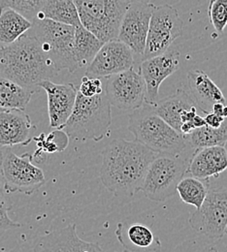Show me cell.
I'll return each instance as SVG.
<instances>
[{
	"instance_id": "cell-1",
	"label": "cell",
	"mask_w": 227,
	"mask_h": 252,
	"mask_svg": "<svg viewBox=\"0 0 227 252\" xmlns=\"http://www.w3.org/2000/svg\"><path fill=\"white\" fill-rule=\"evenodd\" d=\"M100 179L116 196L141 191L148 168L157 154L138 141L116 139L102 153Z\"/></svg>"
},
{
	"instance_id": "cell-2",
	"label": "cell",
	"mask_w": 227,
	"mask_h": 252,
	"mask_svg": "<svg viewBox=\"0 0 227 252\" xmlns=\"http://www.w3.org/2000/svg\"><path fill=\"white\" fill-rule=\"evenodd\" d=\"M0 75L21 86L36 89L58 75L51 59L29 32L16 42L0 47Z\"/></svg>"
},
{
	"instance_id": "cell-3",
	"label": "cell",
	"mask_w": 227,
	"mask_h": 252,
	"mask_svg": "<svg viewBox=\"0 0 227 252\" xmlns=\"http://www.w3.org/2000/svg\"><path fill=\"white\" fill-rule=\"evenodd\" d=\"M128 128L136 141L157 155L180 156L189 147L185 136L165 123L146 103L131 112Z\"/></svg>"
},
{
	"instance_id": "cell-4",
	"label": "cell",
	"mask_w": 227,
	"mask_h": 252,
	"mask_svg": "<svg viewBox=\"0 0 227 252\" xmlns=\"http://www.w3.org/2000/svg\"><path fill=\"white\" fill-rule=\"evenodd\" d=\"M111 123V105L105 92L86 97L78 91L73 111L60 130L75 141L99 142L104 138Z\"/></svg>"
},
{
	"instance_id": "cell-5",
	"label": "cell",
	"mask_w": 227,
	"mask_h": 252,
	"mask_svg": "<svg viewBox=\"0 0 227 252\" xmlns=\"http://www.w3.org/2000/svg\"><path fill=\"white\" fill-rule=\"evenodd\" d=\"M195 150L188 149L180 156L157 155L150 164L141 191L154 202H164L176 192V188L188 173Z\"/></svg>"
},
{
	"instance_id": "cell-6",
	"label": "cell",
	"mask_w": 227,
	"mask_h": 252,
	"mask_svg": "<svg viewBox=\"0 0 227 252\" xmlns=\"http://www.w3.org/2000/svg\"><path fill=\"white\" fill-rule=\"evenodd\" d=\"M76 28L49 19L35 20L29 33L40 43L58 72L68 70L73 73L79 65L74 52Z\"/></svg>"
},
{
	"instance_id": "cell-7",
	"label": "cell",
	"mask_w": 227,
	"mask_h": 252,
	"mask_svg": "<svg viewBox=\"0 0 227 252\" xmlns=\"http://www.w3.org/2000/svg\"><path fill=\"white\" fill-rule=\"evenodd\" d=\"M81 25L103 43L117 39L128 0H72Z\"/></svg>"
},
{
	"instance_id": "cell-8",
	"label": "cell",
	"mask_w": 227,
	"mask_h": 252,
	"mask_svg": "<svg viewBox=\"0 0 227 252\" xmlns=\"http://www.w3.org/2000/svg\"><path fill=\"white\" fill-rule=\"evenodd\" d=\"M32 156H17L11 147H0V173L6 193L31 195L41 189L46 178L42 169L32 164Z\"/></svg>"
},
{
	"instance_id": "cell-9",
	"label": "cell",
	"mask_w": 227,
	"mask_h": 252,
	"mask_svg": "<svg viewBox=\"0 0 227 252\" xmlns=\"http://www.w3.org/2000/svg\"><path fill=\"white\" fill-rule=\"evenodd\" d=\"M152 107L165 123L184 136L205 126L204 114L185 90L179 89L175 94L160 99Z\"/></svg>"
},
{
	"instance_id": "cell-10",
	"label": "cell",
	"mask_w": 227,
	"mask_h": 252,
	"mask_svg": "<svg viewBox=\"0 0 227 252\" xmlns=\"http://www.w3.org/2000/svg\"><path fill=\"white\" fill-rule=\"evenodd\" d=\"M184 22L176 8L169 4L155 6L146 41L143 59L147 60L165 53L183 34Z\"/></svg>"
},
{
	"instance_id": "cell-11",
	"label": "cell",
	"mask_w": 227,
	"mask_h": 252,
	"mask_svg": "<svg viewBox=\"0 0 227 252\" xmlns=\"http://www.w3.org/2000/svg\"><path fill=\"white\" fill-rule=\"evenodd\" d=\"M192 228L212 241L226 235L227 226V189H210L199 209L191 216Z\"/></svg>"
},
{
	"instance_id": "cell-12",
	"label": "cell",
	"mask_w": 227,
	"mask_h": 252,
	"mask_svg": "<svg viewBox=\"0 0 227 252\" xmlns=\"http://www.w3.org/2000/svg\"><path fill=\"white\" fill-rule=\"evenodd\" d=\"M104 92L110 105L123 112H133L145 104L146 84L133 68L108 77Z\"/></svg>"
},
{
	"instance_id": "cell-13",
	"label": "cell",
	"mask_w": 227,
	"mask_h": 252,
	"mask_svg": "<svg viewBox=\"0 0 227 252\" xmlns=\"http://www.w3.org/2000/svg\"><path fill=\"white\" fill-rule=\"evenodd\" d=\"M156 5L148 0L130 2L120 25L117 39L126 44L133 54L144 55L153 10Z\"/></svg>"
},
{
	"instance_id": "cell-14",
	"label": "cell",
	"mask_w": 227,
	"mask_h": 252,
	"mask_svg": "<svg viewBox=\"0 0 227 252\" xmlns=\"http://www.w3.org/2000/svg\"><path fill=\"white\" fill-rule=\"evenodd\" d=\"M180 66V53L169 49L162 55L143 60L139 67L146 84L145 103L155 106L160 100V88L164 80L175 73Z\"/></svg>"
},
{
	"instance_id": "cell-15",
	"label": "cell",
	"mask_w": 227,
	"mask_h": 252,
	"mask_svg": "<svg viewBox=\"0 0 227 252\" xmlns=\"http://www.w3.org/2000/svg\"><path fill=\"white\" fill-rule=\"evenodd\" d=\"M134 58L130 48L118 39L103 44L97 55L87 67L86 76L108 78L133 68Z\"/></svg>"
},
{
	"instance_id": "cell-16",
	"label": "cell",
	"mask_w": 227,
	"mask_h": 252,
	"mask_svg": "<svg viewBox=\"0 0 227 252\" xmlns=\"http://www.w3.org/2000/svg\"><path fill=\"white\" fill-rule=\"evenodd\" d=\"M33 252H104L97 243L82 240L77 234L76 224L52 231L40 237Z\"/></svg>"
},
{
	"instance_id": "cell-17",
	"label": "cell",
	"mask_w": 227,
	"mask_h": 252,
	"mask_svg": "<svg viewBox=\"0 0 227 252\" xmlns=\"http://www.w3.org/2000/svg\"><path fill=\"white\" fill-rule=\"evenodd\" d=\"M38 88L43 89L48 96V113L50 126L60 129L69 119L78 90L73 84H55L52 81L39 83Z\"/></svg>"
},
{
	"instance_id": "cell-18",
	"label": "cell",
	"mask_w": 227,
	"mask_h": 252,
	"mask_svg": "<svg viewBox=\"0 0 227 252\" xmlns=\"http://www.w3.org/2000/svg\"><path fill=\"white\" fill-rule=\"evenodd\" d=\"M32 127L31 118L25 110H0V147L29 145Z\"/></svg>"
},
{
	"instance_id": "cell-19",
	"label": "cell",
	"mask_w": 227,
	"mask_h": 252,
	"mask_svg": "<svg viewBox=\"0 0 227 252\" xmlns=\"http://www.w3.org/2000/svg\"><path fill=\"white\" fill-rule=\"evenodd\" d=\"M116 236L126 251L130 252H158L162 249L160 238L145 224L118 223Z\"/></svg>"
},
{
	"instance_id": "cell-20",
	"label": "cell",
	"mask_w": 227,
	"mask_h": 252,
	"mask_svg": "<svg viewBox=\"0 0 227 252\" xmlns=\"http://www.w3.org/2000/svg\"><path fill=\"white\" fill-rule=\"evenodd\" d=\"M227 169V152L223 146L196 150L190 161L188 173L200 180L218 178Z\"/></svg>"
},
{
	"instance_id": "cell-21",
	"label": "cell",
	"mask_w": 227,
	"mask_h": 252,
	"mask_svg": "<svg viewBox=\"0 0 227 252\" xmlns=\"http://www.w3.org/2000/svg\"><path fill=\"white\" fill-rule=\"evenodd\" d=\"M188 93L204 115L211 112L216 103L227 104V99L221 89L204 71L192 70L188 72Z\"/></svg>"
},
{
	"instance_id": "cell-22",
	"label": "cell",
	"mask_w": 227,
	"mask_h": 252,
	"mask_svg": "<svg viewBox=\"0 0 227 252\" xmlns=\"http://www.w3.org/2000/svg\"><path fill=\"white\" fill-rule=\"evenodd\" d=\"M36 89L27 88L0 75V110H25Z\"/></svg>"
},
{
	"instance_id": "cell-23",
	"label": "cell",
	"mask_w": 227,
	"mask_h": 252,
	"mask_svg": "<svg viewBox=\"0 0 227 252\" xmlns=\"http://www.w3.org/2000/svg\"><path fill=\"white\" fill-rule=\"evenodd\" d=\"M32 23L12 9L0 12V46H8L16 42L29 32Z\"/></svg>"
},
{
	"instance_id": "cell-24",
	"label": "cell",
	"mask_w": 227,
	"mask_h": 252,
	"mask_svg": "<svg viewBox=\"0 0 227 252\" xmlns=\"http://www.w3.org/2000/svg\"><path fill=\"white\" fill-rule=\"evenodd\" d=\"M37 19H49L74 28L82 26L72 0H46Z\"/></svg>"
},
{
	"instance_id": "cell-25",
	"label": "cell",
	"mask_w": 227,
	"mask_h": 252,
	"mask_svg": "<svg viewBox=\"0 0 227 252\" xmlns=\"http://www.w3.org/2000/svg\"><path fill=\"white\" fill-rule=\"evenodd\" d=\"M103 44L94 33L86 30L83 26L76 28L74 52L79 68H87L94 61Z\"/></svg>"
},
{
	"instance_id": "cell-26",
	"label": "cell",
	"mask_w": 227,
	"mask_h": 252,
	"mask_svg": "<svg viewBox=\"0 0 227 252\" xmlns=\"http://www.w3.org/2000/svg\"><path fill=\"white\" fill-rule=\"evenodd\" d=\"M185 138L188 146L195 151L215 146L225 147L227 142V118L219 128H211L205 125L185 135Z\"/></svg>"
},
{
	"instance_id": "cell-27",
	"label": "cell",
	"mask_w": 227,
	"mask_h": 252,
	"mask_svg": "<svg viewBox=\"0 0 227 252\" xmlns=\"http://www.w3.org/2000/svg\"><path fill=\"white\" fill-rule=\"evenodd\" d=\"M210 189L209 180H200L192 176L183 178L178 184L176 191L185 204L192 205L197 210L203 204Z\"/></svg>"
},
{
	"instance_id": "cell-28",
	"label": "cell",
	"mask_w": 227,
	"mask_h": 252,
	"mask_svg": "<svg viewBox=\"0 0 227 252\" xmlns=\"http://www.w3.org/2000/svg\"><path fill=\"white\" fill-rule=\"evenodd\" d=\"M68 136L63 130L57 129L53 131L48 136L41 134L38 137H35L34 140L37 143L38 150L35 155H41L42 153L54 154L58 152H63L68 145Z\"/></svg>"
},
{
	"instance_id": "cell-29",
	"label": "cell",
	"mask_w": 227,
	"mask_h": 252,
	"mask_svg": "<svg viewBox=\"0 0 227 252\" xmlns=\"http://www.w3.org/2000/svg\"><path fill=\"white\" fill-rule=\"evenodd\" d=\"M46 0H0V12L12 9L33 23L41 12Z\"/></svg>"
},
{
	"instance_id": "cell-30",
	"label": "cell",
	"mask_w": 227,
	"mask_h": 252,
	"mask_svg": "<svg viewBox=\"0 0 227 252\" xmlns=\"http://www.w3.org/2000/svg\"><path fill=\"white\" fill-rule=\"evenodd\" d=\"M208 17L215 31L224 33L227 26V0H210Z\"/></svg>"
},
{
	"instance_id": "cell-31",
	"label": "cell",
	"mask_w": 227,
	"mask_h": 252,
	"mask_svg": "<svg viewBox=\"0 0 227 252\" xmlns=\"http://www.w3.org/2000/svg\"><path fill=\"white\" fill-rule=\"evenodd\" d=\"M12 209V202L7 196L3 187H0V237L7 231L15 228H20L21 224L12 220L9 217V212Z\"/></svg>"
},
{
	"instance_id": "cell-32",
	"label": "cell",
	"mask_w": 227,
	"mask_h": 252,
	"mask_svg": "<svg viewBox=\"0 0 227 252\" xmlns=\"http://www.w3.org/2000/svg\"><path fill=\"white\" fill-rule=\"evenodd\" d=\"M79 93L86 97H93L95 95L104 93L102 82L99 78H91L85 76L82 78Z\"/></svg>"
},
{
	"instance_id": "cell-33",
	"label": "cell",
	"mask_w": 227,
	"mask_h": 252,
	"mask_svg": "<svg viewBox=\"0 0 227 252\" xmlns=\"http://www.w3.org/2000/svg\"><path fill=\"white\" fill-rule=\"evenodd\" d=\"M226 119L219 117L217 115H215L212 112L206 113L204 115V121H205V125L211 128H219L220 126H222V124L225 122Z\"/></svg>"
},
{
	"instance_id": "cell-34",
	"label": "cell",
	"mask_w": 227,
	"mask_h": 252,
	"mask_svg": "<svg viewBox=\"0 0 227 252\" xmlns=\"http://www.w3.org/2000/svg\"><path fill=\"white\" fill-rule=\"evenodd\" d=\"M212 113H214L215 115L222 117L224 119L227 118V105L226 103H216L213 107H212Z\"/></svg>"
},
{
	"instance_id": "cell-35",
	"label": "cell",
	"mask_w": 227,
	"mask_h": 252,
	"mask_svg": "<svg viewBox=\"0 0 227 252\" xmlns=\"http://www.w3.org/2000/svg\"><path fill=\"white\" fill-rule=\"evenodd\" d=\"M208 252H218V251H217L215 248H211V249L208 251Z\"/></svg>"
},
{
	"instance_id": "cell-36",
	"label": "cell",
	"mask_w": 227,
	"mask_h": 252,
	"mask_svg": "<svg viewBox=\"0 0 227 252\" xmlns=\"http://www.w3.org/2000/svg\"><path fill=\"white\" fill-rule=\"evenodd\" d=\"M132 1H137V0H128V2H132ZM148 1H151V0H148Z\"/></svg>"
},
{
	"instance_id": "cell-37",
	"label": "cell",
	"mask_w": 227,
	"mask_h": 252,
	"mask_svg": "<svg viewBox=\"0 0 227 252\" xmlns=\"http://www.w3.org/2000/svg\"><path fill=\"white\" fill-rule=\"evenodd\" d=\"M225 148H226V150H227V142L226 143V145H225Z\"/></svg>"
},
{
	"instance_id": "cell-38",
	"label": "cell",
	"mask_w": 227,
	"mask_h": 252,
	"mask_svg": "<svg viewBox=\"0 0 227 252\" xmlns=\"http://www.w3.org/2000/svg\"><path fill=\"white\" fill-rule=\"evenodd\" d=\"M128 252V251H126V250H125V251H124V252Z\"/></svg>"
},
{
	"instance_id": "cell-39",
	"label": "cell",
	"mask_w": 227,
	"mask_h": 252,
	"mask_svg": "<svg viewBox=\"0 0 227 252\" xmlns=\"http://www.w3.org/2000/svg\"><path fill=\"white\" fill-rule=\"evenodd\" d=\"M226 234H227V229H226Z\"/></svg>"
},
{
	"instance_id": "cell-40",
	"label": "cell",
	"mask_w": 227,
	"mask_h": 252,
	"mask_svg": "<svg viewBox=\"0 0 227 252\" xmlns=\"http://www.w3.org/2000/svg\"><path fill=\"white\" fill-rule=\"evenodd\" d=\"M0 187H1V181H0Z\"/></svg>"
},
{
	"instance_id": "cell-41",
	"label": "cell",
	"mask_w": 227,
	"mask_h": 252,
	"mask_svg": "<svg viewBox=\"0 0 227 252\" xmlns=\"http://www.w3.org/2000/svg\"><path fill=\"white\" fill-rule=\"evenodd\" d=\"M0 252H2V251H0Z\"/></svg>"
}]
</instances>
